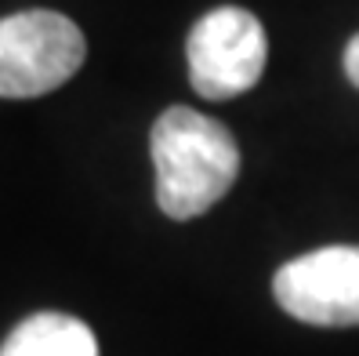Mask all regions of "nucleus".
Here are the masks:
<instances>
[{
  "mask_svg": "<svg viewBox=\"0 0 359 356\" xmlns=\"http://www.w3.org/2000/svg\"><path fill=\"white\" fill-rule=\"evenodd\" d=\"M156 204L167 218H196L215 207L240 175V150L229 128L189 106L163 110L153 128Z\"/></svg>",
  "mask_w": 359,
  "mask_h": 356,
  "instance_id": "f257e3e1",
  "label": "nucleus"
},
{
  "mask_svg": "<svg viewBox=\"0 0 359 356\" xmlns=\"http://www.w3.org/2000/svg\"><path fill=\"white\" fill-rule=\"evenodd\" d=\"M88 44L73 18L58 11H18L0 18V98H36L62 88Z\"/></svg>",
  "mask_w": 359,
  "mask_h": 356,
  "instance_id": "f03ea898",
  "label": "nucleus"
},
{
  "mask_svg": "<svg viewBox=\"0 0 359 356\" xmlns=\"http://www.w3.org/2000/svg\"><path fill=\"white\" fill-rule=\"evenodd\" d=\"M265 29L243 8L207 11L189 33V80L207 102H225L250 91L265 73Z\"/></svg>",
  "mask_w": 359,
  "mask_h": 356,
  "instance_id": "7ed1b4c3",
  "label": "nucleus"
},
{
  "mask_svg": "<svg viewBox=\"0 0 359 356\" xmlns=\"http://www.w3.org/2000/svg\"><path fill=\"white\" fill-rule=\"evenodd\" d=\"M272 295L302 324L359 327V247H320L287 262Z\"/></svg>",
  "mask_w": 359,
  "mask_h": 356,
  "instance_id": "20e7f679",
  "label": "nucleus"
},
{
  "mask_svg": "<svg viewBox=\"0 0 359 356\" xmlns=\"http://www.w3.org/2000/svg\"><path fill=\"white\" fill-rule=\"evenodd\" d=\"M0 356H98V342L69 312H36L8 334Z\"/></svg>",
  "mask_w": 359,
  "mask_h": 356,
  "instance_id": "39448f33",
  "label": "nucleus"
},
{
  "mask_svg": "<svg viewBox=\"0 0 359 356\" xmlns=\"http://www.w3.org/2000/svg\"><path fill=\"white\" fill-rule=\"evenodd\" d=\"M345 73H348V80L359 88V37H352L348 48H345Z\"/></svg>",
  "mask_w": 359,
  "mask_h": 356,
  "instance_id": "423d86ee",
  "label": "nucleus"
}]
</instances>
